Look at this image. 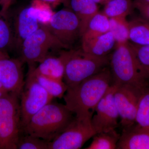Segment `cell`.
Instances as JSON below:
<instances>
[{"mask_svg":"<svg viewBox=\"0 0 149 149\" xmlns=\"http://www.w3.org/2000/svg\"><path fill=\"white\" fill-rule=\"evenodd\" d=\"M47 26L67 49L81 37L80 21L72 10L63 9L54 13Z\"/></svg>","mask_w":149,"mask_h":149,"instance_id":"9c48e42d","label":"cell"},{"mask_svg":"<svg viewBox=\"0 0 149 149\" xmlns=\"http://www.w3.org/2000/svg\"><path fill=\"white\" fill-rule=\"evenodd\" d=\"M109 65L113 84L130 85L141 91L148 88V78L129 42L116 44Z\"/></svg>","mask_w":149,"mask_h":149,"instance_id":"7a4b0ae2","label":"cell"},{"mask_svg":"<svg viewBox=\"0 0 149 149\" xmlns=\"http://www.w3.org/2000/svg\"><path fill=\"white\" fill-rule=\"evenodd\" d=\"M109 31L116 44L127 42L129 40V22L126 18H110Z\"/></svg>","mask_w":149,"mask_h":149,"instance_id":"d4e9b609","label":"cell"},{"mask_svg":"<svg viewBox=\"0 0 149 149\" xmlns=\"http://www.w3.org/2000/svg\"><path fill=\"white\" fill-rule=\"evenodd\" d=\"M116 88L112 83L96 107L91 123L97 133L115 130L118 125L119 114L113 98Z\"/></svg>","mask_w":149,"mask_h":149,"instance_id":"30bf717a","label":"cell"},{"mask_svg":"<svg viewBox=\"0 0 149 149\" xmlns=\"http://www.w3.org/2000/svg\"><path fill=\"white\" fill-rule=\"evenodd\" d=\"M92 118L74 117L67 128L52 142L49 149H80L97 134L92 123Z\"/></svg>","mask_w":149,"mask_h":149,"instance_id":"ba28073f","label":"cell"},{"mask_svg":"<svg viewBox=\"0 0 149 149\" xmlns=\"http://www.w3.org/2000/svg\"><path fill=\"white\" fill-rule=\"evenodd\" d=\"M112 84L110 68L107 66L74 87L65 94V105L78 117L92 118L96 107Z\"/></svg>","mask_w":149,"mask_h":149,"instance_id":"6da1fadb","label":"cell"},{"mask_svg":"<svg viewBox=\"0 0 149 149\" xmlns=\"http://www.w3.org/2000/svg\"><path fill=\"white\" fill-rule=\"evenodd\" d=\"M19 98L10 93L0 98V149H17L22 131Z\"/></svg>","mask_w":149,"mask_h":149,"instance_id":"5b68a950","label":"cell"},{"mask_svg":"<svg viewBox=\"0 0 149 149\" xmlns=\"http://www.w3.org/2000/svg\"><path fill=\"white\" fill-rule=\"evenodd\" d=\"M102 13L109 18H126L134 8L131 0H109L104 5Z\"/></svg>","mask_w":149,"mask_h":149,"instance_id":"ffe728a7","label":"cell"},{"mask_svg":"<svg viewBox=\"0 0 149 149\" xmlns=\"http://www.w3.org/2000/svg\"><path fill=\"white\" fill-rule=\"evenodd\" d=\"M115 85L113 98L120 123L124 129L135 124L138 103L142 91L130 85Z\"/></svg>","mask_w":149,"mask_h":149,"instance_id":"8fae6325","label":"cell"},{"mask_svg":"<svg viewBox=\"0 0 149 149\" xmlns=\"http://www.w3.org/2000/svg\"><path fill=\"white\" fill-rule=\"evenodd\" d=\"M23 63L21 60L10 58L9 56H0V82L10 93L19 97L25 83Z\"/></svg>","mask_w":149,"mask_h":149,"instance_id":"7c38bea8","label":"cell"},{"mask_svg":"<svg viewBox=\"0 0 149 149\" xmlns=\"http://www.w3.org/2000/svg\"><path fill=\"white\" fill-rule=\"evenodd\" d=\"M13 45L12 28L7 20L0 18V56H8L7 50Z\"/></svg>","mask_w":149,"mask_h":149,"instance_id":"484cf974","label":"cell"},{"mask_svg":"<svg viewBox=\"0 0 149 149\" xmlns=\"http://www.w3.org/2000/svg\"><path fill=\"white\" fill-rule=\"evenodd\" d=\"M133 3L134 8L139 11L142 16L149 20V3L140 2L136 1H134Z\"/></svg>","mask_w":149,"mask_h":149,"instance_id":"f1b7e54d","label":"cell"},{"mask_svg":"<svg viewBox=\"0 0 149 149\" xmlns=\"http://www.w3.org/2000/svg\"><path fill=\"white\" fill-rule=\"evenodd\" d=\"M109 31V19L102 12L99 11L91 19L81 37L82 45Z\"/></svg>","mask_w":149,"mask_h":149,"instance_id":"ac0fdd59","label":"cell"},{"mask_svg":"<svg viewBox=\"0 0 149 149\" xmlns=\"http://www.w3.org/2000/svg\"><path fill=\"white\" fill-rule=\"evenodd\" d=\"M40 1L45 2L49 4H52L55 6H57L60 4L61 3H63L62 0H40Z\"/></svg>","mask_w":149,"mask_h":149,"instance_id":"4dcf8cb0","label":"cell"},{"mask_svg":"<svg viewBox=\"0 0 149 149\" xmlns=\"http://www.w3.org/2000/svg\"><path fill=\"white\" fill-rule=\"evenodd\" d=\"M49 142L40 138L25 134L20 136L17 144L18 149H49Z\"/></svg>","mask_w":149,"mask_h":149,"instance_id":"4316f807","label":"cell"},{"mask_svg":"<svg viewBox=\"0 0 149 149\" xmlns=\"http://www.w3.org/2000/svg\"><path fill=\"white\" fill-rule=\"evenodd\" d=\"M3 89H6L4 87H3L1 83L0 82V90H3Z\"/></svg>","mask_w":149,"mask_h":149,"instance_id":"836d02e7","label":"cell"},{"mask_svg":"<svg viewBox=\"0 0 149 149\" xmlns=\"http://www.w3.org/2000/svg\"><path fill=\"white\" fill-rule=\"evenodd\" d=\"M67 49L51 32L47 26L40 24L39 29L23 41L20 49V58L30 66L40 63L50 51Z\"/></svg>","mask_w":149,"mask_h":149,"instance_id":"8992f818","label":"cell"},{"mask_svg":"<svg viewBox=\"0 0 149 149\" xmlns=\"http://www.w3.org/2000/svg\"><path fill=\"white\" fill-rule=\"evenodd\" d=\"M73 114L65 104L52 102L32 116L22 131L52 142L69 126L74 119Z\"/></svg>","mask_w":149,"mask_h":149,"instance_id":"3957f363","label":"cell"},{"mask_svg":"<svg viewBox=\"0 0 149 149\" xmlns=\"http://www.w3.org/2000/svg\"><path fill=\"white\" fill-rule=\"evenodd\" d=\"M142 128L149 129V88L142 91L138 103L136 122Z\"/></svg>","mask_w":149,"mask_h":149,"instance_id":"cb8c5ba5","label":"cell"},{"mask_svg":"<svg viewBox=\"0 0 149 149\" xmlns=\"http://www.w3.org/2000/svg\"><path fill=\"white\" fill-rule=\"evenodd\" d=\"M120 135L115 130L97 133L93 136L91 145L86 149H116Z\"/></svg>","mask_w":149,"mask_h":149,"instance_id":"7402d4cb","label":"cell"},{"mask_svg":"<svg viewBox=\"0 0 149 149\" xmlns=\"http://www.w3.org/2000/svg\"><path fill=\"white\" fill-rule=\"evenodd\" d=\"M72 10L80 22L81 37L93 17L99 12L97 4L93 0H70Z\"/></svg>","mask_w":149,"mask_h":149,"instance_id":"2e32d148","label":"cell"},{"mask_svg":"<svg viewBox=\"0 0 149 149\" xmlns=\"http://www.w3.org/2000/svg\"><path fill=\"white\" fill-rule=\"evenodd\" d=\"M130 44L149 80V46H139L132 43Z\"/></svg>","mask_w":149,"mask_h":149,"instance_id":"83f0119b","label":"cell"},{"mask_svg":"<svg viewBox=\"0 0 149 149\" xmlns=\"http://www.w3.org/2000/svg\"><path fill=\"white\" fill-rule=\"evenodd\" d=\"M129 40L138 45L149 46V23L141 19L129 22Z\"/></svg>","mask_w":149,"mask_h":149,"instance_id":"d6986e66","label":"cell"},{"mask_svg":"<svg viewBox=\"0 0 149 149\" xmlns=\"http://www.w3.org/2000/svg\"><path fill=\"white\" fill-rule=\"evenodd\" d=\"M64 62L63 80L68 88L74 87L88 77L100 72L109 65L110 56H97L81 49L60 52Z\"/></svg>","mask_w":149,"mask_h":149,"instance_id":"277c9868","label":"cell"},{"mask_svg":"<svg viewBox=\"0 0 149 149\" xmlns=\"http://www.w3.org/2000/svg\"><path fill=\"white\" fill-rule=\"evenodd\" d=\"M118 149H149V129L136 124L124 128L118 142Z\"/></svg>","mask_w":149,"mask_h":149,"instance_id":"5bb4252c","label":"cell"},{"mask_svg":"<svg viewBox=\"0 0 149 149\" xmlns=\"http://www.w3.org/2000/svg\"><path fill=\"white\" fill-rule=\"evenodd\" d=\"M116 44L112 33L109 31L82 45V49L85 52L93 55L104 56L109 55L115 47Z\"/></svg>","mask_w":149,"mask_h":149,"instance_id":"e0dca14e","label":"cell"},{"mask_svg":"<svg viewBox=\"0 0 149 149\" xmlns=\"http://www.w3.org/2000/svg\"><path fill=\"white\" fill-rule=\"evenodd\" d=\"M135 1H138L140 2L149 3V0H135Z\"/></svg>","mask_w":149,"mask_h":149,"instance_id":"d6a6232c","label":"cell"},{"mask_svg":"<svg viewBox=\"0 0 149 149\" xmlns=\"http://www.w3.org/2000/svg\"><path fill=\"white\" fill-rule=\"evenodd\" d=\"M65 72L64 62L61 58L49 55L36 68L30 66L29 73L40 75L56 80H63Z\"/></svg>","mask_w":149,"mask_h":149,"instance_id":"9a60e30c","label":"cell"},{"mask_svg":"<svg viewBox=\"0 0 149 149\" xmlns=\"http://www.w3.org/2000/svg\"><path fill=\"white\" fill-rule=\"evenodd\" d=\"M29 13L36 17L40 24L47 26L49 23L54 12L50 4L40 0H33L28 7Z\"/></svg>","mask_w":149,"mask_h":149,"instance_id":"603a6c76","label":"cell"},{"mask_svg":"<svg viewBox=\"0 0 149 149\" xmlns=\"http://www.w3.org/2000/svg\"><path fill=\"white\" fill-rule=\"evenodd\" d=\"M40 26L37 19L29 13L28 7L19 11L14 22V46L20 50L23 41L39 29Z\"/></svg>","mask_w":149,"mask_h":149,"instance_id":"4fadbf2b","label":"cell"},{"mask_svg":"<svg viewBox=\"0 0 149 149\" xmlns=\"http://www.w3.org/2000/svg\"><path fill=\"white\" fill-rule=\"evenodd\" d=\"M13 0H1L2 7L0 12V15L2 16L6 14Z\"/></svg>","mask_w":149,"mask_h":149,"instance_id":"f546056e","label":"cell"},{"mask_svg":"<svg viewBox=\"0 0 149 149\" xmlns=\"http://www.w3.org/2000/svg\"><path fill=\"white\" fill-rule=\"evenodd\" d=\"M19 97L22 131L32 116L54 98L29 74Z\"/></svg>","mask_w":149,"mask_h":149,"instance_id":"52a82bcc","label":"cell"},{"mask_svg":"<svg viewBox=\"0 0 149 149\" xmlns=\"http://www.w3.org/2000/svg\"><path fill=\"white\" fill-rule=\"evenodd\" d=\"M48 94L53 98L63 97L67 91V85L62 80H56L40 75H32Z\"/></svg>","mask_w":149,"mask_h":149,"instance_id":"44dd1931","label":"cell"},{"mask_svg":"<svg viewBox=\"0 0 149 149\" xmlns=\"http://www.w3.org/2000/svg\"><path fill=\"white\" fill-rule=\"evenodd\" d=\"M95 3L97 4H100L104 5L109 0H93Z\"/></svg>","mask_w":149,"mask_h":149,"instance_id":"1f68e13d","label":"cell"}]
</instances>
